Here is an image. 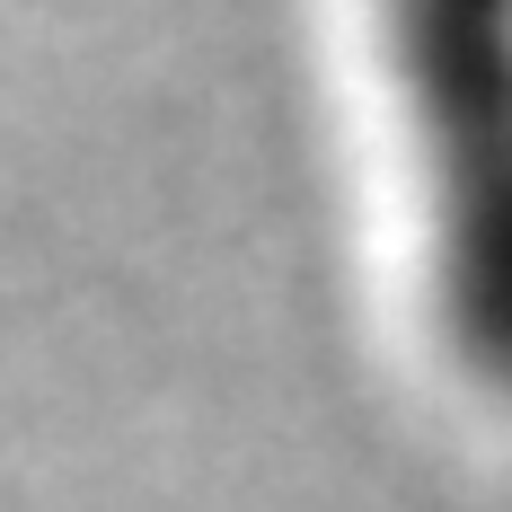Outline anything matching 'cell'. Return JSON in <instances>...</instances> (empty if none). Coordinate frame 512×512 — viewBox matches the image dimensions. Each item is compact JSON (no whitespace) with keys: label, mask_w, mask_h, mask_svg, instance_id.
Listing matches in <instances>:
<instances>
[{"label":"cell","mask_w":512,"mask_h":512,"mask_svg":"<svg viewBox=\"0 0 512 512\" xmlns=\"http://www.w3.org/2000/svg\"><path fill=\"white\" fill-rule=\"evenodd\" d=\"M389 80L415 133L433 318L468 380L512 398V18L504 9L389 18Z\"/></svg>","instance_id":"6da1fadb"}]
</instances>
